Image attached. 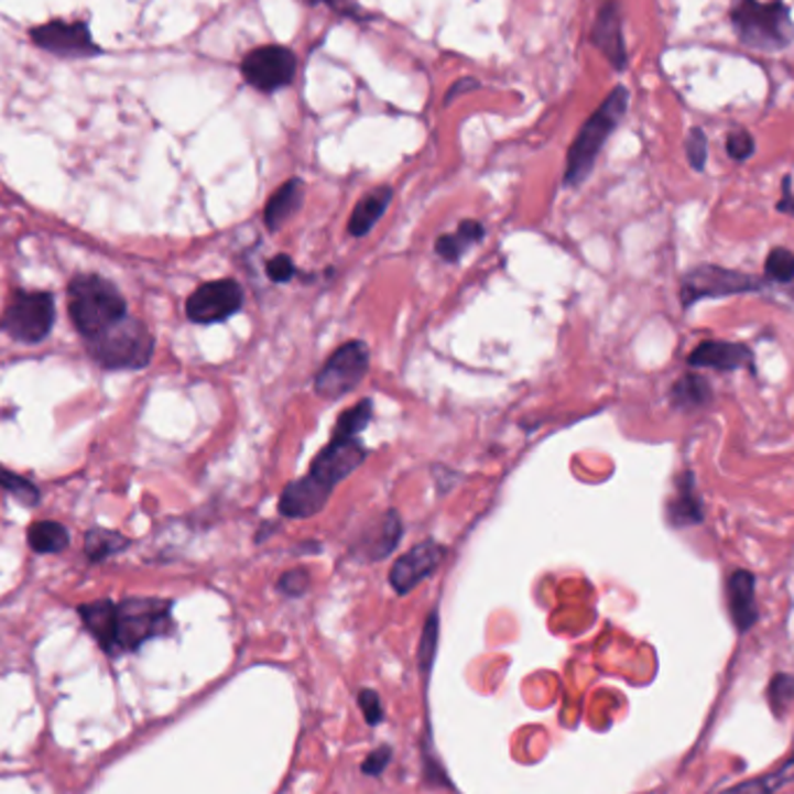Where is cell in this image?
<instances>
[{
	"mask_svg": "<svg viewBox=\"0 0 794 794\" xmlns=\"http://www.w3.org/2000/svg\"><path fill=\"white\" fill-rule=\"evenodd\" d=\"M483 238H486L483 224L475 221V219H465V221H460L456 232L442 235V238L435 242V251L446 263H456L471 247L483 242Z\"/></svg>",
	"mask_w": 794,
	"mask_h": 794,
	"instance_id": "obj_24",
	"label": "cell"
},
{
	"mask_svg": "<svg viewBox=\"0 0 794 794\" xmlns=\"http://www.w3.org/2000/svg\"><path fill=\"white\" fill-rule=\"evenodd\" d=\"M758 578L753 572L748 569H735L729 574L725 584V597H727V609L732 616L735 628L746 634L748 630L755 628L760 620V607H758Z\"/></svg>",
	"mask_w": 794,
	"mask_h": 794,
	"instance_id": "obj_15",
	"label": "cell"
},
{
	"mask_svg": "<svg viewBox=\"0 0 794 794\" xmlns=\"http://www.w3.org/2000/svg\"><path fill=\"white\" fill-rule=\"evenodd\" d=\"M402 534L404 527L400 513L395 509H389L383 516H379L374 525L368 527V532H365L360 542V553L372 563L383 561V557H389L400 546Z\"/></svg>",
	"mask_w": 794,
	"mask_h": 794,
	"instance_id": "obj_19",
	"label": "cell"
},
{
	"mask_svg": "<svg viewBox=\"0 0 794 794\" xmlns=\"http://www.w3.org/2000/svg\"><path fill=\"white\" fill-rule=\"evenodd\" d=\"M391 760H393V746H389V743H383V746L374 748V750H372V753H370L368 758H365V762H362L360 771H362V774H365V776H372V779H379V776L383 774V771H385V769H389Z\"/></svg>",
	"mask_w": 794,
	"mask_h": 794,
	"instance_id": "obj_36",
	"label": "cell"
},
{
	"mask_svg": "<svg viewBox=\"0 0 794 794\" xmlns=\"http://www.w3.org/2000/svg\"><path fill=\"white\" fill-rule=\"evenodd\" d=\"M173 632V602L159 597H128L117 605L115 657L135 653L146 641Z\"/></svg>",
	"mask_w": 794,
	"mask_h": 794,
	"instance_id": "obj_4",
	"label": "cell"
},
{
	"mask_svg": "<svg viewBox=\"0 0 794 794\" xmlns=\"http://www.w3.org/2000/svg\"><path fill=\"white\" fill-rule=\"evenodd\" d=\"M358 706L362 711V718L365 722H368L370 727H379L385 718V711H383V704H381V697L377 690L372 688H362L358 693Z\"/></svg>",
	"mask_w": 794,
	"mask_h": 794,
	"instance_id": "obj_35",
	"label": "cell"
},
{
	"mask_svg": "<svg viewBox=\"0 0 794 794\" xmlns=\"http://www.w3.org/2000/svg\"><path fill=\"white\" fill-rule=\"evenodd\" d=\"M265 272H268V276H270V282H274V284H289L291 279L295 276L297 268H295V263H293V259H291L289 253H279V255H274V259L268 261Z\"/></svg>",
	"mask_w": 794,
	"mask_h": 794,
	"instance_id": "obj_38",
	"label": "cell"
},
{
	"mask_svg": "<svg viewBox=\"0 0 794 794\" xmlns=\"http://www.w3.org/2000/svg\"><path fill=\"white\" fill-rule=\"evenodd\" d=\"M769 286L766 276L750 274L741 270H729L714 263L695 265L681 279V307L690 309L699 300H718L729 295L760 293Z\"/></svg>",
	"mask_w": 794,
	"mask_h": 794,
	"instance_id": "obj_6",
	"label": "cell"
},
{
	"mask_svg": "<svg viewBox=\"0 0 794 794\" xmlns=\"http://www.w3.org/2000/svg\"><path fill=\"white\" fill-rule=\"evenodd\" d=\"M54 300L50 293L19 291L3 314V330L24 345L45 339L54 326Z\"/></svg>",
	"mask_w": 794,
	"mask_h": 794,
	"instance_id": "obj_8",
	"label": "cell"
},
{
	"mask_svg": "<svg viewBox=\"0 0 794 794\" xmlns=\"http://www.w3.org/2000/svg\"><path fill=\"white\" fill-rule=\"evenodd\" d=\"M330 496L333 492L328 488H324L316 479L305 475V477L291 481L282 490L276 509L286 519H295V521L312 519V516H316V513L326 509Z\"/></svg>",
	"mask_w": 794,
	"mask_h": 794,
	"instance_id": "obj_16",
	"label": "cell"
},
{
	"mask_svg": "<svg viewBox=\"0 0 794 794\" xmlns=\"http://www.w3.org/2000/svg\"><path fill=\"white\" fill-rule=\"evenodd\" d=\"M630 105V94L626 87H616L609 98L597 107V112L584 123L581 133L576 135L569 154H567V167H565V184L578 186L588 180L592 173L595 161L602 152V146L616 131L622 115H626Z\"/></svg>",
	"mask_w": 794,
	"mask_h": 794,
	"instance_id": "obj_1",
	"label": "cell"
},
{
	"mask_svg": "<svg viewBox=\"0 0 794 794\" xmlns=\"http://www.w3.org/2000/svg\"><path fill=\"white\" fill-rule=\"evenodd\" d=\"M0 486L10 490L12 496H17L21 502H26V504L37 502V488L31 486L26 479H19V477L10 475V471L3 467H0Z\"/></svg>",
	"mask_w": 794,
	"mask_h": 794,
	"instance_id": "obj_37",
	"label": "cell"
},
{
	"mask_svg": "<svg viewBox=\"0 0 794 794\" xmlns=\"http://www.w3.org/2000/svg\"><path fill=\"white\" fill-rule=\"evenodd\" d=\"M446 557V548L435 542L425 540L418 546L402 553L395 565L389 572V584L398 595H410L414 588H418L427 576H433L435 569L442 565Z\"/></svg>",
	"mask_w": 794,
	"mask_h": 794,
	"instance_id": "obj_12",
	"label": "cell"
},
{
	"mask_svg": "<svg viewBox=\"0 0 794 794\" xmlns=\"http://www.w3.org/2000/svg\"><path fill=\"white\" fill-rule=\"evenodd\" d=\"M727 154L732 161H748L750 156L755 154V140L753 135H750L748 131H743V128H737V131H732L727 135Z\"/></svg>",
	"mask_w": 794,
	"mask_h": 794,
	"instance_id": "obj_34",
	"label": "cell"
},
{
	"mask_svg": "<svg viewBox=\"0 0 794 794\" xmlns=\"http://www.w3.org/2000/svg\"><path fill=\"white\" fill-rule=\"evenodd\" d=\"M670 402L676 412H685V414L706 410V406L714 402V385L701 374L695 372L683 374L672 385Z\"/></svg>",
	"mask_w": 794,
	"mask_h": 794,
	"instance_id": "obj_22",
	"label": "cell"
},
{
	"mask_svg": "<svg viewBox=\"0 0 794 794\" xmlns=\"http://www.w3.org/2000/svg\"><path fill=\"white\" fill-rule=\"evenodd\" d=\"M314 3H326L335 10H345V0H314Z\"/></svg>",
	"mask_w": 794,
	"mask_h": 794,
	"instance_id": "obj_40",
	"label": "cell"
},
{
	"mask_svg": "<svg viewBox=\"0 0 794 794\" xmlns=\"http://www.w3.org/2000/svg\"><path fill=\"white\" fill-rule=\"evenodd\" d=\"M732 26L746 47L760 52L785 50L794 40V21L781 0H735Z\"/></svg>",
	"mask_w": 794,
	"mask_h": 794,
	"instance_id": "obj_2",
	"label": "cell"
},
{
	"mask_svg": "<svg viewBox=\"0 0 794 794\" xmlns=\"http://www.w3.org/2000/svg\"><path fill=\"white\" fill-rule=\"evenodd\" d=\"M244 305V291L235 279H217L193 291L186 300V316L198 326L221 324Z\"/></svg>",
	"mask_w": 794,
	"mask_h": 794,
	"instance_id": "obj_9",
	"label": "cell"
},
{
	"mask_svg": "<svg viewBox=\"0 0 794 794\" xmlns=\"http://www.w3.org/2000/svg\"><path fill=\"white\" fill-rule=\"evenodd\" d=\"M374 414V402L370 398H365L360 402H356L354 406L341 414L335 423L333 435H341V437H358L365 427L370 425Z\"/></svg>",
	"mask_w": 794,
	"mask_h": 794,
	"instance_id": "obj_27",
	"label": "cell"
},
{
	"mask_svg": "<svg viewBox=\"0 0 794 794\" xmlns=\"http://www.w3.org/2000/svg\"><path fill=\"white\" fill-rule=\"evenodd\" d=\"M592 42L597 50L611 61L616 70H626L628 66V50L626 40H622V24H620V10L616 0H607V3L599 8L597 21L592 26Z\"/></svg>",
	"mask_w": 794,
	"mask_h": 794,
	"instance_id": "obj_18",
	"label": "cell"
},
{
	"mask_svg": "<svg viewBox=\"0 0 794 794\" xmlns=\"http://www.w3.org/2000/svg\"><path fill=\"white\" fill-rule=\"evenodd\" d=\"M391 203H393L391 186H379L370 191L365 198H360V203L354 207V214L347 226L351 238H365V235H370Z\"/></svg>",
	"mask_w": 794,
	"mask_h": 794,
	"instance_id": "obj_23",
	"label": "cell"
},
{
	"mask_svg": "<svg viewBox=\"0 0 794 794\" xmlns=\"http://www.w3.org/2000/svg\"><path fill=\"white\" fill-rule=\"evenodd\" d=\"M126 546H128V540H126V536H121L119 532L94 527L87 534V555L91 557L94 563L105 561V557H110V555L123 551Z\"/></svg>",
	"mask_w": 794,
	"mask_h": 794,
	"instance_id": "obj_29",
	"label": "cell"
},
{
	"mask_svg": "<svg viewBox=\"0 0 794 794\" xmlns=\"http://www.w3.org/2000/svg\"><path fill=\"white\" fill-rule=\"evenodd\" d=\"M365 458H368V450H365L358 437L333 435L330 442L320 448L318 456L312 460L309 477L333 492L337 483L354 475L365 463Z\"/></svg>",
	"mask_w": 794,
	"mask_h": 794,
	"instance_id": "obj_10",
	"label": "cell"
},
{
	"mask_svg": "<svg viewBox=\"0 0 794 794\" xmlns=\"http://www.w3.org/2000/svg\"><path fill=\"white\" fill-rule=\"evenodd\" d=\"M794 783V753L774 771H769L764 776H755L750 781H741L732 787L722 790L720 794H776L785 785Z\"/></svg>",
	"mask_w": 794,
	"mask_h": 794,
	"instance_id": "obj_25",
	"label": "cell"
},
{
	"mask_svg": "<svg viewBox=\"0 0 794 794\" xmlns=\"http://www.w3.org/2000/svg\"><path fill=\"white\" fill-rule=\"evenodd\" d=\"M776 209H779L781 214H787V217L794 219V196H792V191H790V177L783 180V196H781V200L776 203Z\"/></svg>",
	"mask_w": 794,
	"mask_h": 794,
	"instance_id": "obj_39",
	"label": "cell"
},
{
	"mask_svg": "<svg viewBox=\"0 0 794 794\" xmlns=\"http://www.w3.org/2000/svg\"><path fill=\"white\" fill-rule=\"evenodd\" d=\"M370 370V349L365 341L351 339L341 345L318 370L314 379V391L324 400H339L354 393Z\"/></svg>",
	"mask_w": 794,
	"mask_h": 794,
	"instance_id": "obj_7",
	"label": "cell"
},
{
	"mask_svg": "<svg viewBox=\"0 0 794 794\" xmlns=\"http://www.w3.org/2000/svg\"><path fill=\"white\" fill-rule=\"evenodd\" d=\"M87 341L94 360L107 370H140L149 365L154 354V337L149 335L144 324L131 316H123Z\"/></svg>",
	"mask_w": 794,
	"mask_h": 794,
	"instance_id": "obj_5",
	"label": "cell"
},
{
	"mask_svg": "<svg viewBox=\"0 0 794 794\" xmlns=\"http://www.w3.org/2000/svg\"><path fill=\"white\" fill-rule=\"evenodd\" d=\"M309 581H312L309 572L303 569V567H295V569H289L286 574L279 576L276 590L282 595H286V597L295 599V597H303L309 590Z\"/></svg>",
	"mask_w": 794,
	"mask_h": 794,
	"instance_id": "obj_32",
	"label": "cell"
},
{
	"mask_svg": "<svg viewBox=\"0 0 794 794\" xmlns=\"http://www.w3.org/2000/svg\"><path fill=\"white\" fill-rule=\"evenodd\" d=\"M437 643H439V613L437 609L427 613V620L421 632L418 641V670L423 676L431 674L435 657H437Z\"/></svg>",
	"mask_w": 794,
	"mask_h": 794,
	"instance_id": "obj_28",
	"label": "cell"
},
{
	"mask_svg": "<svg viewBox=\"0 0 794 794\" xmlns=\"http://www.w3.org/2000/svg\"><path fill=\"white\" fill-rule=\"evenodd\" d=\"M79 618L84 628L98 641V646L115 657V641H117V605L110 599H100V602H91L79 607Z\"/></svg>",
	"mask_w": 794,
	"mask_h": 794,
	"instance_id": "obj_20",
	"label": "cell"
},
{
	"mask_svg": "<svg viewBox=\"0 0 794 794\" xmlns=\"http://www.w3.org/2000/svg\"><path fill=\"white\" fill-rule=\"evenodd\" d=\"M706 519L704 502L695 486V475L690 469H683L674 483V496L667 500V523L674 530L701 525Z\"/></svg>",
	"mask_w": 794,
	"mask_h": 794,
	"instance_id": "obj_17",
	"label": "cell"
},
{
	"mask_svg": "<svg viewBox=\"0 0 794 794\" xmlns=\"http://www.w3.org/2000/svg\"><path fill=\"white\" fill-rule=\"evenodd\" d=\"M766 699H769V706H771V711H774V716L783 718L794 701V676L785 674V672L771 676L769 688H766Z\"/></svg>",
	"mask_w": 794,
	"mask_h": 794,
	"instance_id": "obj_30",
	"label": "cell"
},
{
	"mask_svg": "<svg viewBox=\"0 0 794 794\" xmlns=\"http://www.w3.org/2000/svg\"><path fill=\"white\" fill-rule=\"evenodd\" d=\"M297 61L295 54L286 47L268 45L253 50L242 61V77L255 91L272 94L276 89L286 87L295 77Z\"/></svg>",
	"mask_w": 794,
	"mask_h": 794,
	"instance_id": "obj_11",
	"label": "cell"
},
{
	"mask_svg": "<svg viewBox=\"0 0 794 794\" xmlns=\"http://www.w3.org/2000/svg\"><path fill=\"white\" fill-rule=\"evenodd\" d=\"M68 530L54 521H37L29 527V546L35 553H58L68 546Z\"/></svg>",
	"mask_w": 794,
	"mask_h": 794,
	"instance_id": "obj_26",
	"label": "cell"
},
{
	"mask_svg": "<svg viewBox=\"0 0 794 794\" xmlns=\"http://www.w3.org/2000/svg\"><path fill=\"white\" fill-rule=\"evenodd\" d=\"M685 156H688L693 170L704 173L706 161H708V138L701 128H693V131L688 133V140H685Z\"/></svg>",
	"mask_w": 794,
	"mask_h": 794,
	"instance_id": "obj_33",
	"label": "cell"
},
{
	"mask_svg": "<svg viewBox=\"0 0 794 794\" xmlns=\"http://www.w3.org/2000/svg\"><path fill=\"white\" fill-rule=\"evenodd\" d=\"M68 297L73 324L87 339L128 316L126 300L117 286L96 274H81L73 279Z\"/></svg>",
	"mask_w": 794,
	"mask_h": 794,
	"instance_id": "obj_3",
	"label": "cell"
},
{
	"mask_svg": "<svg viewBox=\"0 0 794 794\" xmlns=\"http://www.w3.org/2000/svg\"><path fill=\"white\" fill-rule=\"evenodd\" d=\"M766 282L792 284L794 282V253L785 247H774L764 261Z\"/></svg>",
	"mask_w": 794,
	"mask_h": 794,
	"instance_id": "obj_31",
	"label": "cell"
},
{
	"mask_svg": "<svg viewBox=\"0 0 794 794\" xmlns=\"http://www.w3.org/2000/svg\"><path fill=\"white\" fill-rule=\"evenodd\" d=\"M690 368H708L720 372H735L748 370L755 374V354L741 341H720V339H706L690 351L688 356Z\"/></svg>",
	"mask_w": 794,
	"mask_h": 794,
	"instance_id": "obj_13",
	"label": "cell"
},
{
	"mask_svg": "<svg viewBox=\"0 0 794 794\" xmlns=\"http://www.w3.org/2000/svg\"><path fill=\"white\" fill-rule=\"evenodd\" d=\"M305 203V184L303 180H289L279 186L265 205L263 221L270 232H279L286 221H291L297 209Z\"/></svg>",
	"mask_w": 794,
	"mask_h": 794,
	"instance_id": "obj_21",
	"label": "cell"
},
{
	"mask_svg": "<svg viewBox=\"0 0 794 794\" xmlns=\"http://www.w3.org/2000/svg\"><path fill=\"white\" fill-rule=\"evenodd\" d=\"M33 40L42 50L58 56H91L98 54L91 33L84 24L70 21H50V24L33 31Z\"/></svg>",
	"mask_w": 794,
	"mask_h": 794,
	"instance_id": "obj_14",
	"label": "cell"
}]
</instances>
